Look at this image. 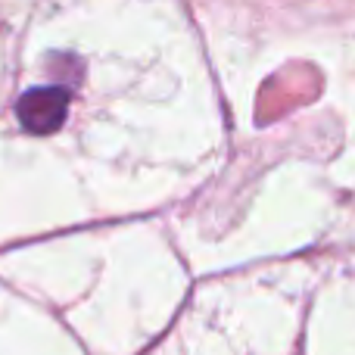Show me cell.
<instances>
[{
	"instance_id": "cell-1",
	"label": "cell",
	"mask_w": 355,
	"mask_h": 355,
	"mask_svg": "<svg viewBox=\"0 0 355 355\" xmlns=\"http://www.w3.org/2000/svg\"><path fill=\"white\" fill-rule=\"evenodd\" d=\"M69 112V94L62 87H31L16 103V119L28 135H53Z\"/></svg>"
}]
</instances>
